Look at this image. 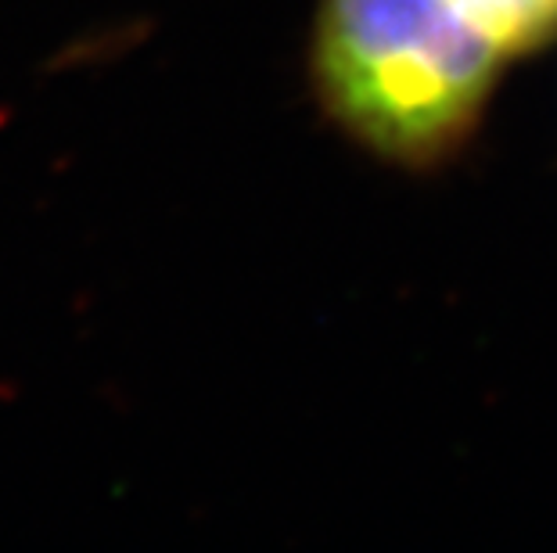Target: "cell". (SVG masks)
Wrapping results in <instances>:
<instances>
[{"label":"cell","instance_id":"cell-1","mask_svg":"<svg viewBox=\"0 0 557 553\" xmlns=\"http://www.w3.org/2000/svg\"><path fill=\"white\" fill-rule=\"evenodd\" d=\"M504 65L457 0H313L306 84L317 112L396 173L432 176L465 159Z\"/></svg>","mask_w":557,"mask_h":553},{"label":"cell","instance_id":"cell-2","mask_svg":"<svg viewBox=\"0 0 557 553\" xmlns=\"http://www.w3.org/2000/svg\"><path fill=\"white\" fill-rule=\"evenodd\" d=\"M507 65L557 47V0H457Z\"/></svg>","mask_w":557,"mask_h":553}]
</instances>
